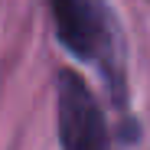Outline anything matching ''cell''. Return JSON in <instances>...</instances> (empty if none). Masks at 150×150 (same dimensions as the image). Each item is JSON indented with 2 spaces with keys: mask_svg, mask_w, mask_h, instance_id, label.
<instances>
[{
  "mask_svg": "<svg viewBox=\"0 0 150 150\" xmlns=\"http://www.w3.org/2000/svg\"><path fill=\"white\" fill-rule=\"evenodd\" d=\"M49 13L56 23V36L75 59L105 69V75L117 79L114 62V30L105 0H49Z\"/></svg>",
  "mask_w": 150,
  "mask_h": 150,
  "instance_id": "obj_1",
  "label": "cell"
},
{
  "mask_svg": "<svg viewBox=\"0 0 150 150\" xmlns=\"http://www.w3.org/2000/svg\"><path fill=\"white\" fill-rule=\"evenodd\" d=\"M59 144L62 150H108L101 105L79 72L59 75Z\"/></svg>",
  "mask_w": 150,
  "mask_h": 150,
  "instance_id": "obj_2",
  "label": "cell"
}]
</instances>
